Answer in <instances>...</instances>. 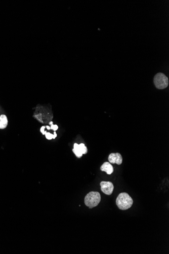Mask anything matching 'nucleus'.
I'll return each mask as SVG.
<instances>
[{
    "label": "nucleus",
    "mask_w": 169,
    "mask_h": 254,
    "mask_svg": "<svg viewBox=\"0 0 169 254\" xmlns=\"http://www.w3.org/2000/svg\"><path fill=\"white\" fill-rule=\"evenodd\" d=\"M45 135L46 136L47 139H49V140H50V139H53V135L50 133V132H47L46 133H45Z\"/></svg>",
    "instance_id": "obj_10"
},
{
    "label": "nucleus",
    "mask_w": 169,
    "mask_h": 254,
    "mask_svg": "<svg viewBox=\"0 0 169 254\" xmlns=\"http://www.w3.org/2000/svg\"><path fill=\"white\" fill-rule=\"evenodd\" d=\"M79 145V147L81 148V150L82 151L83 154H85L87 153V152H88V150H87V148L86 147V146H85V144H83V143H81V144Z\"/></svg>",
    "instance_id": "obj_9"
},
{
    "label": "nucleus",
    "mask_w": 169,
    "mask_h": 254,
    "mask_svg": "<svg viewBox=\"0 0 169 254\" xmlns=\"http://www.w3.org/2000/svg\"><path fill=\"white\" fill-rule=\"evenodd\" d=\"M54 125H53V124H52V125H51V127H51V129H52V130H53V127H54Z\"/></svg>",
    "instance_id": "obj_15"
},
{
    "label": "nucleus",
    "mask_w": 169,
    "mask_h": 254,
    "mask_svg": "<svg viewBox=\"0 0 169 254\" xmlns=\"http://www.w3.org/2000/svg\"><path fill=\"white\" fill-rule=\"evenodd\" d=\"M57 133H56V132H54V135H53V139H55V138L57 137Z\"/></svg>",
    "instance_id": "obj_13"
},
{
    "label": "nucleus",
    "mask_w": 169,
    "mask_h": 254,
    "mask_svg": "<svg viewBox=\"0 0 169 254\" xmlns=\"http://www.w3.org/2000/svg\"><path fill=\"white\" fill-rule=\"evenodd\" d=\"M100 169L102 172H105L108 175H111L113 172V167L110 163L106 162L102 165Z\"/></svg>",
    "instance_id": "obj_6"
},
{
    "label": "nucleus",
    "mask_w": 169,
    "mask_h": 254,
    "mask_svg": "<svg viewBox=\"0 0 169 254\" xmlns=\"http://www.w3.org/2000/svg\"><path fill=\"white\" fill-rule=\"evenodd\" d=\"M133 204V200L129 194L123 192L118 195L116 199V205L121 210L129 209Z\"/></svg>",
    "instance_id": "obj_1"
},
{
    "label": "nucleus",
    "mask_w": 169,
    "mask_h": 254,
    "mask_svg": "<svg viewBox=\"0 0 169 254\" xmlns=\"http://www.w3.org/2000/svg\"><path fill=\"white\" fill-rule=\"evenodd\" d=\"M109 161L112 164L116 163L118 165H121L123 162V157L119 153H112L109 155Z\"/></svg>",
    "instance_id": "obj_5"
},
{
    "label": "nucleus",
    "mask_w": 169,
    "mask_h": 254,
    "mask_svg": "<svg viewBox=\"0 0 169 254\" xmlns=\"http://www.w3.org/2000/svg\"><path fill=\"white\" fill-rule=\"evenodd\" d=\"M101 202V195L98 192L92 191L87 194L85 198V204L89 209L96 207Z\"/></svg>",
    "instance_id": "obj_2"
},
{
    "label": "nucleus",
    "mask_w": 169,
    "mask_h": 254,
    "mask_svg": "<svg viewBox=\"0 0 169 254\" xmlns=\"http://www.w3.org/2000/svg\"><path fill=\"white\" fill-rule=\"evenodd\" d=\"M58 129V126L57 125H54V127H53V130L54 131V132H56V130H57Z\"/></svg>",
    "instance_id": "obj_12"
},
{
    "label": "nucleus",
    "mask_w": 169,
    "mask_h": 254,
    "mask_svg": "<svg viewBox=\"0 0 169 254\" xmlns=\"http://www.w3.org/2000/svg\"><path fill=\"white\" fill-rule=\"evenodd\" d=\"M45 128H46V126H42L40 129L41 132H42V134L43 135H45V133L47 132L46 131H45Z\"/></svg>",
    "instance_id": "obj_11"
},
{
    "label": "nucleus",
    "mask_w": 169,
    "mask_h": 254,
    "mask_svg": "<svg viewBox=\"0 0 169 254\" xmlns=\"http://www.w3.org/2000/svg\"><path fill=\"white\" fill-rule=\"evenodd\" d=\"M73 151L78 158H81L83 156V153L82 151H81V148H80L79 144H76V143H75L74 144Z\"/></svg>",
    "instance_id": "obj_8"
},
{
    "label": "nucleus",
    "mask_w": 169,
    "mask_h": 254,
    "mask_svg": "<svg viewBox=\"0 0 169 254\" xmlns=\"http://www.w3.org/2000/svg\"><path fill=\"white\" fill-rule=\"evenodd\" d=\"M46 127L47 129H48V130H50L51 129V127L50 126H46Z\"/></svg>",
    "instance_id": "obj_14"
},
{
    "label": "nucleus",
    "mask_w": 169,
    "mask_h": 254,
    "mask_svg": "<svg viewBox=\"0 0 169 254\" xmlns=\"http://www.w3.org/2000/svg\"><path fill=\"white\" fill-rule=\"evenodd\" d=\"M154 82L155 87L158 89H166L169 85V79L165 75L161 73H158L155 75Z\"/></svg>",
    "instance_id": "obj_3"
},
{
    "label": "nucleus",
    "mask_w": 169,
    "mask_h": 254,
    "mask_svg": "<svg viewBox=\"0 0 169 254\" xmlns=\"http://www.w3.org/2000/svg\"><path fill=\"white\" fill-rule=\"evenodd\" d=\"M101 190L106 195H110L113 192L114 186L110 182L102 181L100 183Z\"/></svg>",
    "instance_id": "obj_4"
},
{
    "label": "nucleus",
    "mask_w": 169,
    "mask_h": 254,
    "mask_svg": "<svg viewBox=\"0 0 169 254\" xmlns=\"http://www.w3.org/2000/svg\"><path fill=\"white\" fill-rule=\"evenodd\" d=\"M8 119L6 115L0 116V129H5L8 125Z\"/></svg>",
    "instance_id": "obj_7"
},
{
    "label": "nucleus",
    "mask_w": 169,
    "mask_h": 254,
    "mask_svg": "<svg viewBox=\"0 0 169 254\" xmlns=\"http://www.w3.org/2000/svg\"><path fill=\"white\" fill-rule=\"evenodd\" d=\"M49 124H50V125H52V124H53V122H52V121H51V122H50V123H49Z\"/></svg>",
    "instance_id": "obj_16"
}]
</instances>
